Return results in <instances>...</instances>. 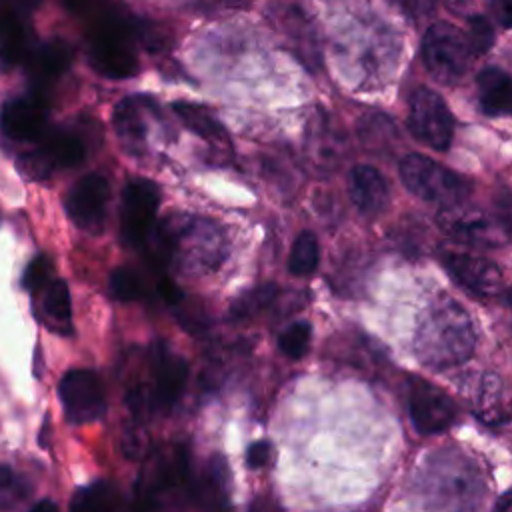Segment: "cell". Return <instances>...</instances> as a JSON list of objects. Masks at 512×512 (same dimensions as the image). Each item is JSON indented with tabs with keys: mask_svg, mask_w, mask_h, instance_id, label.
I'll use <instances>...</instances> for the list:
<instances>
[{
	"mask_svg": "<svg viewBox=\"0 0 512 512\" xmlns=\"http://www.w3.org/2000/svg\"><path fill=\"white\" fill-rule=\"evenodd\" d=\"M142 246L152 264L174 268L180 274L210 272L226 258L218 226L188 214H170L154 224Z\"/></svg>",
	"mask_w": 512,
	"mask_h": 512,
	"instance_id": "1",
	"label": "cell"
},
{
	"mask_svg": "<svg viewBox=\"0 0 512 512\" xmlns=\"http://www.w3.org/2000/svg\"><path fill=\"white\" fill-rule=\"evenodd\" d=\"M476 346V332L468 312L452 298L428 304L414 332L418 360L434 370L464 364Z\"/></svg>",
	"mask_w": 512,
	"mask_h": 512,
	"instance_id": "2",
	"label": "cell"
},
{
	"mask_svg": "<svg viewBox=\"0 0 512 512\" xmlns=\"http://www.w3.org/2000/svg\"><path fill=\"white\" fill-rule=\"evenodd\" d=\"M138 42V22L118 14H106L88 34V60L106 78H130L138 72Z\"/></svg>",
	"mask_w": 512,
	"mask_h": 512,
	"instance_id": "3",
	"label": "cell"
},
{
	"mask_svg": "<svg viewBox=\"0 0 512 512\" xmlns=\"http://www.w3.org/2000/svg\"><path fill=\"white\" fill-rule=\"evenodd\" d=\"M400 178L410 194L430 204L452 206L464 202L470 194V182L464 176L422 154L402 158Z\"/></svg>",
	"mask_w": 512,
	"mask_h": 512,
	"instance_id": "4",
	"label": "cell"
},
{
	"mask_svg": "<svg viewBox=\"0 0 512 512\" xmlns=\"http://www.w3.org/2000/svg\"><path fill=\"white\" fill-rule=\"evenodd\" d=\"M470 44L462 30L448 22L432 24L422 38V60L428 74L440 84L458 82L470 64Z\"/></svg>",
	"mask_w": 512,
	"mask_h": 512,
	"instance_id": "5",
	"label": "cell"
},
{
	"mask_svg": "<svg viewBox=\"0 0 512 512\" xmlns=\"http://www.w3.org/2000/svg\"><path fill=\"white\" fill-rule=\"evenodd\" d=\"M36 142V148L18 158V170L26 178H48L56 170L78 166L86 156V140L74 128H46Z\"/></svg>",
	"mask_w": 512,
	"mask_h": 512,
	"instance_id": "6",
	"label": "cell"
},
{
	"mask_svg": "<svg viewBox=\"0 0 512 512\" xmlns=\"http://www.w3.org/2000/svg\"><path fill=\"white\" fill-rule=\"evenodd\" d=\"M138 474L136 500L140 508H158V498L190 482V454L184 446L148 452Z\"/></svg>",
	"mask_w": 512,
	"mask_h": 512,
	"instance_id": "7",
	"label": "cell"
},
{
	"mask_svg": "<svg viewBox=\"0 0 512 512\" xmlns=\"http://www.w3.org/2000/svg\"><path fill=\"white\" fill-rule=\"evenodd\" d=\"M408 130L432 150H448L454 134V118L444 98L430 88H416L410 96Z\"/></svg>",
	"mask_w": 512,
	"mask_h": 512,
	"instance_id": "8",
	"label": "cell"
},
{
	"mask_svg": "<svg viewBox=\"0 0 512 512\" xmlns=\"http://www.w3.org/2000/svg\"><path fill=\"white\" fill-rule=\"evenodd\" d=\"M160 206V188L146 178H130L122 190L120 238L130 248H142Z\"/></svg>",
	"mask_w": 512,
	"mask_h": 512,
	"instance_id": "9",
	"label": "cell"
},
{
	"mask_svg": "<svg viewBox=\"0 0 512 512\" xmlns=\"http://www.w3.org/2000/svg\"><path fill=\"white\" fill-rule=\"evenodd\" d=\"M62 408L72 424H88L102 418L106 410L104 388L94 370H68L58 386Z\"/></svg>",
	"mask_w": 512,
	"mask_h": 512,
	"instance_id": "10",
	"label": "cell"
},
{
	"mask_svg": "<svg viewBox=\"0 0 512 512\" xmlns=\"http://www.w3.org/2000/svg\"><path fill=\"white\" fill-rule=\"evenodd\" d=\"M110 202V184L102 174H86L82 176L66 196V212L70 220L86 232H100L106 220Z\"/></svg>",
	"mask_w": 512,
	"mask_h": 512,
	"instance_id": "11",
	"label": "cell"
},
{
	"mask_svg": "<svg viewBox=\"0 0 512 512\" xmlns=\"http://www.w3.org/2000/svg\"><path fill=\"white\" fill-rule=\"evenodd\" d=\"M408 410L412 426L424 436L440 434L456 420V406L452 398L438 386L420 378L410 384Z\"/></svg>",
	"mask_w": 512,
	"mask_h": 512,
	"instance_id": "12",
	"label": "cell"
},
{
	"mask_svg": "<svg viewBox=\"0 0 512 512\" xmlns=\"http://www.w3.org/2000/svg\"><path fill=\"white\" fill-rule=\"evenodd\" d=\"M440 260L454 282L478 298H494L504 290V274L488 258L448 250L442 252Z\"/></svg>",
	"mask_w": 512,
	"mask_h": 512,
	"instance_id": "13",
	"label": "cell"
},
{
	"mask_svg": "<svg viewBox=\"0 0 512 512\" xmlns=\"http://www.w3.org/2000/svg\"><path fill=\"white\" fill-rule=\"evenodd\" d=\"M154 114H158V110L148 96H126L116 104L112 124L126 154L144 156L148 148L150 118Z\"/></svg>",
	"mask_w": 512,
	"mask_h": 512,
	"instance_id": "14",
	"label": "cell"
},
{
	"mask_svg": "<svg viewBox=\"0 0 512 512\" xmlns=\"http://www.w3.org/2000/svg\"><path fill=\"white\" fill-rule=\"evenodd\" d=\"M2 134L14 142H36L48 128V104L40 92L16 96L2 106Z\"/></svg>",
	"mask_w": 512,
	"mask_h": 512,
	"instance_id": "15",
	"label": "cell"
},
{
	"mask_svg": "<svg viewBox=\"0 0 512 512\" xmlns=\"http://www.w3.org/2000/svg\"><path fill=\"white\" fill-rule=\"evenodd\" d=\"M438 226L450 238L470 246L494 248L502 242V236L498 234L500 224L474 208H460L458 204L444 206L438 214Z\"/></svg>",
	"mask_w": 512,
	"mask_h": 512,
	"instance_id": "16",
	"label": "cell"
},
{
	"mask_svg": "<svg viewBox=\"0 0 512 512\" xmlns=\"http://www.w3.org/2000/svg\"><path fill=\"white\" fill-rule=\"evenodd\" d=\"M188 362L166 350L164 344L158 346L152 354V386L146 388L152 400V408L170 410L182 396L188 382Z\"/></svg>",
	"mask_w": 512,
	"mask_h": 512,
	"instance_id": "17",
	"label": "cell"
},
{
	"mask_svg": "<svg viewBox=\"0 0 512 512\" xmlns=\"http://www.w3.org/2000/svg\"><path fill=\"white\" fill-rule=\"evenodd\" d=\"M348 194L356 210L366 218L382 214L390 200V190L384 176L380 174V170L368 164H358L350 170Z\"/></svg>",
	"mask_w": 512,
	"mask_h": 512,
	"instance_id": "18",
	"label": "cell"
},
{
	"mask_svg": "<svg viewBox=\"0 0 512 512\" xmlns=\"http://www.w3.org/2000/svg\"><path fill=\"white\" fill-rule=\"evenodd\" d=\"M72 62V48L64 40L44 42L28 56V74L36 90H44L58 80Z\"/></svg>",
	"mask_w": 512,
	"mask_h": 512,
	"instance_id": "19",
	"label": "cell"
},
{
	"mask_svg": "<svg viewBox=\"0 0 512 512\" xmlns=\"http://www.w3.org/2000/svg\"><path fill=\"white\" fill-rule=\"evenodd\" d=\"M478 104L486 116H506L510 112V76L496 66L484 68L476 76Z\"/></svg>",
	"mask_w": 512,
	"mask_h": 512,
	"instance_id": "20",
	"label": "cell"
},
{
	"mask_svg": "<svg viewBox=\"0 0 512 512\" xmlns=\"http://www.w3.org/2000/svg\"><path fill=\"white\" fill-rule=\"evenodd\" d=\"M34 296H38L40 300V316L46 322V326L54 332L68 334L72 322V306L66 282L58 278L50 280Z\"/></svg>",
	"mask_w": 512,
	"mask_h": 512,
	"instance_id": "21",
	"label": "cell"
},
{
	"mask_svg": "<svg viewBox=\"0 0 512 512\" xmlns=\"http://www.w3.org/2000/svg\"><path fill=\"white\" fill-rule=\"evenodd\" d=\"M28 32L16 10L0 0V62L14 66L28 56Z\"/></svg>",
	"mask_w": 512,
	"mask_h": 512,
	"instance_id": "22",
	"label": "cell"
},
{
	"mask_svg": "<svg viewBox=\"0 0 512 512\" xmlns=\"http://www.w3.org/2000/svg\"><path fill=\"white\" fill-rule=\"evenodd\" d=\"M172 110L184 122V126L192 130L196 136H200L202 140L210 142L216 148H230L224 126L216 120V116L208 108L194 102H174Z\"/></svg>",
	"mask_w": 512,
	"mask_h": 512,
	"instance_id": "23",
	"label": "cell"
},
{
	"mask_svg": "<svg viewBox=\"0 0 512 512\" xmlns=\"http://www.w3.org/2000/svg\"><path fill=\"white\" fill-rule=\"evenodd\" d=\"M320 262V244L314 232L304 230L296 236L290 256H288V272L294 276H310Z\"/></svg>",
	"mask_w": 512,
	"mask_h": 512,
	"instance_id": "24",
	"label": "cell"
},
{
	"mask_svg": "<svg viewBox=\"0 0 512 512\" xmlns=\"http://www.w3.org/2000/svg\"><path fill=\"white\" fill-rule=\"evenodd\" d=\"M226 460L222 462L218 458V462H210L206 466L204 476L194 484V492L196 498L202 500V504L208 506H222L226 500Z\"/></svg>",
	"mask_w": 512,
	"mask_h": 512,
	"instance_id": "25",
	"label": "cell"
},
{
	"mask_svg": "<svg viewBox=\"0 0 512 512\" xmlns=\"http://www.w3.org/2000/svg\"><path fill=\"white\" fill-rule=\"evenodd\" d=\"M278 290L274 284H264V286H256L250 288L248 292H244L242 296H238L232 306H230V316L234 320H246L252 318L256 314H260L264 308H268L274 298H276Z\"/></svg>",
	"mask_w": 512,
	"mask_h": 512,
	"instance_id": "26",
	"label": "cell"
},
{
	"mask_svg": "<svg viewBox=\"0 0 512 512\" xmlns=\"http://www.w3.org/2000/svg\"><path fill=\"white\" fill-rule=\"evenodd\" d=\"M118 504V492L108 482H96L76 492L72 500L74 510L96 512V510H112Z\"/></svg>",
	"mask_w": 512,
	"mask_h": 512,
	"instance_id": "27",
	"label": "cell"
},
{
	"mask_svg": "<svg viewBox=\"0 0 512 512\" xmlns=\"http://www.w3.org/2000/svg\"><path fill=\"white\" fill-rule=\"evenodd\" d=\"M480 408H478V418H482L488 424H502L508 420L506 410H504V402H502V386L498 376H486L482 382V392H480V400H478Z\"/></svg>",
	"mask_w": 512,
	"mask_h": 512,
	"instance_id": "28",
	"label": "cell"
},
{
	"mask_svg": "<svg viewBox=\"0 0 512 512\" xmlns=\"http://www.w3.org/2000/svg\"><path fill=\"white\" fill-rule=\"evenodd\" d=\"M110 292L118 302H134L142 298L144 284L136 270L120 266L110 274Z\"/></svg>",
	"mask_w": 512,
	"mask_h": 512,
	"instance_id": "29",
	"label": "cell"
},
{
	"mask_svg": "<svg viewBox=\"0 0 512 512\" xmlns=\"http://www.w3.org/2000/svg\"><path fill=\"white\" fill-rule=\"evenodd\" d=\"M310 338H312V328L308 322L298 320L294 324H290L278 338V346L282 350L284 356H288L290 360H298L302 358L308 348H310Z\"/></svg>",
	"mask_w": 512,
	"mask_h": 512,
	"instance_id": "30",
	"label": "cell"
},
{
	"mask_svg": "<svg viewBox=\"0 0 512 512\" xmlns=\"http://www.w3.org/2000/svg\"><path fill=\"white\" fill-rule=\"evenodd\" d=\"M468 44L474 54H484L494 42V28L484 16H470L468 18Z\"/></svg>",
	"mask_w": 512,
	"mask_h": 512,
	"instance_id": "31",
	"label": "cell"
},
{
	"mask_svg": "<svg viewBox=\"0 0 512 512\" xmlns=\"http://www.w3.org/2000/svg\"><path fill=\"white\" fill-rule=\"evenodd\" d=\"M50 274H52V262L46 254H38L24 270L22 276V284L28 292L36 294L40 288H44L50 282Z\"/></svg>",
	"mask_w": 512,
	"mask_h": 512,
	"instance_id": "32",
	"label": "cell"
},
{
	"mask_svg": "<svg viewBox=\"0 0 512 512\" xmlns=\"http://www.w3.org/2000/svg\"><path fill=\"white\" fill-rule=\"evenodd\" d=\"M28 488L24 478L14 474L10 468L0 466V506H10L26 498Z\"/></svg>",
	"mask_w": 512,
	"mask_h": 512,
	"instance_id": "33",
	"label": "cell"
},
{
	"mask_svg": "<svg viewBox=\"0 0 512 512\" xmlns=\"http://www.w3.org/2000/svg\"><path fill=\"white\" fill-rule=\"evenodd\" d=\"M122 448L124 454L132 460H142L150 452V436L142 426H130L126 428L122 436Z\"/></svg>",
	"mask_w": 512,
	"mask_h": 512,
	"instance_id": "34",
	"label": "cell"
},
{
	"mask_svg": "<svg viewBox=\"0 0 512 512\" xmlns=\"http://www.w3.org/2000/svg\"><path fill=\"white\" fill-rule=\"evenodd\" d=\"M408 18L412 20H422L430 16L436 8L438 0H392Z\"/></svg>",
	"mask_w": 512,
	"mask_h": 512,
	"instance_id": "35",
	"label": "cell"
},
{
	"mask_svg": "<svg viewBox=\"0 0 512 512\" xmlns=\"http://www.w3.org/2000/svg\"><path fill=\"white\" fill-rule=\"evenodd\" d=\"M272 458V446L266 440L252 442L246 450V464L248 468H264Z\"/></svg>",
	"mask_w": 512,
	"mask_h": 512,
	"instance_id": "36",
	"label": "cell"
},
{
	"mask_svg": "<svg viewBox=\"0 0 512 512\" xmlns=\"http://www.w3.org/2000/svg\"><path fill=\"white\" fill-rule=\"evenodd\" d=\"M158 294H160V298H162L168 306H176V304L184 298L182 290H180L168 276H162V278L158 280Z\"/></svg>",
	"mask_w": 512,
	"mask_h": 512,
	"instance_id": "37",
	"label": "cell"
},
{
	"mask_svg": "<svg viewBox=\"0 0 512 512\" xmlns=\"http://www.w3.org/2000/svg\"><path fill=\"white\" fill-rule=\"evenodd\" d=\"M492 16L502 28H508L512 24V0H488Z\"/></svg>",
	"mask_w": 512,
	"mask_h": 512,
	"instance_id": "38",
	"label": "cell"
},
{
	"mask_svg": "<svg viewBox=\"0 0 512 512\" xmlns=\"http://www.w3.org/2000/svg\"><path fill=\"white\" fill-rule=\"evenodd\" d=\"M64 4H66V8L70 12L84 14V12H88L96 4V0H64Z\"/></svg>",
	"mask_w": 512,
	"mask_h": 512,
	"instance_id": "39",
	"label": "cell"
},
{
	"mask_svg": "<svg viewBox=\"0 0 512 512\" xmlns=\"http://www.w3.org/2000/svg\"><path fill=\"white\" fill-rule=\"evenodd\" d=\"M38 2H40V0H16V4H18L20 8H26V10L36 8V6H38Z\"/></svg>",
	"mask_w": 512,
	"mask_h": 512,
	"instance_id": "40",
	"label": "cell"
},
{
	"mask_svg": "<svg viewBox=\"0 0 512 512\" xmlns=\"http://www.w3.org/2000/svg\"><path fill=\"white\" fill-rule=\"evenodd\" d=\"M494 508H496V510H510V496H508V494H504V496H502V500H500Z\"/></svg>",
	"mask_w": 512,
	"mask_h": 512,
	"instance_id": "41",
	"label": "cell"
},
{
	"mask_svg": "<svg viewBox=\"0 0 512 512\" xmlns=\"http://www.w3.org/2000/svg\"><path fill=\"white\" fill-rule=\"evenodd\" d=\"M36 510H56V506L52 504V502H40V504H36Z\"/></svg>",
	"mask_w": 512,
	"mask_h": 512,
	"instance_id": "42",
	"label": "cell"
}]
</instances>
